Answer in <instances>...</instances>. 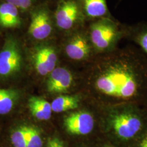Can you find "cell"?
<instances>
[{
  "instance_id": "1",
  "label": "cell",
  "mask_w": 147,
  "mask_h": 147,
  "mask_svg": "<svg viewBox=\"0 0 147 147\" xmlns=\"http://www.w3.org/2000/svg\"><path fill=\"white\" fill-rule=\"evenodd\" d=\"M92 88L101 106L131 103L143 106L147 94V58L131 45L102 55Z\"/></svg>"
},
{
  "instance_id": "2",
  "label": "cell",
  "mask_w": 147,
  "mask_h": 147,
  "mask_svg": "<svg viewBox=\"0 0 147 147\" xmlns=\"http://www.w3.org/2000/svg\"><path fill=\"white\" fill-rule=\"evenodd\" d=\"M100 119L106 140L119 147H130L147 129V111L131 103L101 106Z\"/></svg>"
},
{
  "instance_id": "3",
  "label": "cell",
  "mask_w": 147,
  "mask_h": 147,
  "mask_svg": "<svg viewBox=\"0 0 147 147\" xmlns=\"http://www.w3.org/2000/svg\"><path fill=\"white\" fill-rule=\"evenodd\" d=\"M89 40L95 55L115 51L125 38L124 24L114 18H102L92 21L87 30Z\"/></svg>"
},
{
  "instance_id": "4",
  "label": "cell",
  "mask_w": 147,
  "mask_h": 147,
  "mask_svg": "<svg viewBox=\"0 0 147 147\" xmlns=\"http://www.w3.org/2000/svg\"><path fill=\"white\" fill-rule=\"evenodd\" d=\"M22 56L17 40L7 33L0 49V78H10L21 70Z\"/></svg>"
},
{
  "instance_id": "5",
  "label": "cell",
  "mask_w": 147,
  "mask_h": 147,
  "mask_svg": "<svg viewBox=\"0 0 147 147\" xmlns=\"http://www.w3.org/2000/svg\"><path fill=\"white\" fill-rule=\"evenodd\" d=\"M98 123L94 113L87 109H81L69 115L64 120V126L69 134L86 136L94 131Z\"/></svg>"
},
{
  "instance_id": "6",
  "label": "cell",
  "mask_w": 147,
  "mask_h": 147,
  "mask_svg": "<svg viewBox=\"0 0 147 147\" xmlns=\"http://www.w3.org/2000/svg\"><path fill=\"white\" fill-rule=\"evenodd\" d=\"M55 18L57 26L64 30H70L76 24L82 22L84 18L80 1H61L56 11Z\"/></svg>"
},
{
  "instance_id": "7",
  "label": "cell",
  "mask_w": 147,
  "mask_h": 147,
  "mask_svg": "<svg viewBox=\"0 0 147 147\" xmlns=\"http://www.w3.org/2000/svg\"><path fill=\"white\" fill-rule=\"evenodd\" d=\"M69 57L76 61H87L95 55L89 40L87 32H77L70 38L65 47Z\"/></svg>"
},
{
  "instance_id": "8",
  "label": "cell",
  "mask_w": 147,
  "mask_h": 147,
  "mask_svg": "<svg viewBox=\"0 0 147 147\" xmlns=\"http://www.w3.org/2000/svg\"><path fill=\"white\" fill-rule=\"evenodd\" d=\"M52 30L51 21L47 11L39 9L32 14L28 32L33 38L44 40L50 35Z\"/></svg>"
},
{
  "instance_id": "9",
  "label": "cell",
  "mask_w": 147,
  "mask_h": 147,
  "mask_svg": "<svg viewBox=\"0 0 147 147\" xmlns=\"http://www.w3.org/2000/svg\"><path fill=\"white\" fill-rule=\"evenodd\" d=\"M73 81V76L67 69L55 68L48 78L47 90L51 93H65L70 88Z\"/></svg>"
},
{
  "instance_id": "10",
  "label": "cell",
  "mask_w": 147,
  "mask_h": 147,
  "mask_svg": "<svg viewBox=\"0 0 147 147\" xmlns=\"http://www.w3.org/2000/svg\"><path fill=\"white\" fill-rule=\"evenodd\" d=\"M57 59L55 50L49 47L39 48L33 55L34 67L38 73L42 76L50 73L55 68Z\"/></svg>"
},
{
  "instance_id": "11",
  "label": "cell",
  "mask_w": 147,
  "mask_h": 147,
  "mask_svg": "<svg viewBox=\"0 0 147 147\" xmlns=\"http://www.w3.org/2000/svg\"><path fill=\"white\" fill-rule=\"evenodd\" d=\"M80 3L85 19L93 21L102 18H113L106 0H80Z\"/></svg>"
},
{
  "instance_id": "12",
  "label": "cell",
  "mask_w": 147,
  "mask_h": 147,
  "mask_svg": "<svg viewBox=\"0 0 147 147\" xmlns=\"http://www.w3.org/2000/svg\"><path fill=\"white\" fill-rule=\"evenodd\" d=\"M125 38L135 43L147 58V22L124 24Z\"/></svg>"
},
{
  "instance_id": "13",
  "label": "cell",
  "mask_w": 147,
  "mask_h": 147,
  "mask_svg": "<svg viewBox=\"0 0 147 147\" xmlns=\"http://www.w3.org/2000/svg\"><path fill=\"white\" fill-rule=\"evenodd\" d=\"M19 9L5 1H0V28L1 29L15 28L21 25Z\"/></svg>"
},
{
  "instance_id": "14",
  "label": "cell",
  "mask_w": 147,
  "mask_h": 147,
  "mask_svg": "<svg viewBox=\"0 0 147 147\" xmlns=\"http://www.w3.org/2000/svg\"><path fill=\"white\" fill-rule=\"evenodd\" d=\"M28 106L32 115L40 121H47L51 117V104L42 98L32 96L28 102Z\"/></svg>"
},
{
  "instance_id": "15",
  "label": "cell",
  "mask_w": 147,
  "mask_h": 147,
  "mask_svg": "<svg viewBox=\"0 0 147 147\" xmlns=\"http://www.w3.org/2000/svg\"><path fill=\"white\" fill-rule=\"evenodd\" d=\"M82 101V97L80 95H61L55 99L51 102L52 111L60 113L78 109L81 105Z\"/></svg>"
},
{
  "instance_id": "16",
  "label": "cell",
  "mask_w": 147,
  "mask_h": 147,
  "mask_svg": "<svg viewBox=\"0 0 147 147\" xmlns=\"http://www.w3.org/2000/svg\"><path fill=\"white\" fill-rule=\"evenodd\" d=\"M19 99L18 92L13 89L0 88V115L10 113Z\"/></svg>"
},
{
  "instance_id": "17",
  "label": "cell",
  "mask_w": 147,
  "mask_h": 147,
  "mask_svg": "<svg viewBox=\"0 0 147 147\" xmlns=\"http://www.w3.org/2000/svg\"><path fill=\"white\" fill-rule=\"evenodd\" d=\"M11 142L14 147H26V126H20L12 132Z\"/></svg>"
},
{
  "instance_id": "18",
  "label": "cell",
  "mask_w": 147,
  "mask_h": 147,
  "mask_svg": "<svg viewBox=\"0 0 147 147\" xmlns=\"http://www.w3.org/2000/svg\"><path fill=\"white\" fill-rule=\"evenodd\" d=\"M42 141L36 128L26 126V147H42Z\"/></svg>"
},
{
  "instance_id": "19",
  "label": "cell",
  "mask_w": 147,
  "mask_h": 147,
  "mask_svg": "<svg viewBox=\"0 0 147 147\" xmlns=\"http://www.w3.org/2000/svg\"><path fill=\"white\" fill-rule=\"evenodd\" d=\"M21 11H26L32 5V0H4Z\"/></svg>"
},
{
  "instance_id": "20",
  "label": "cell",
  "mask_w": 147,
  "mask_h": 147,
  "mask_svg": "<svg viewBox=\"0 0 147 147\" xmlns=\"http://www.w3.org/2000/svg\"><path fill=\"white\" fill-rule=\"evenodd\" d=\"M130 147H147V128Z\"/></svg>"
},
{
  "instance_id": "21",
  "label": "cell",
  "mask_w": 147,
  "mask_h": 147,
  "mask_svg": "<svg viewBox=\"0 0 147 147\" xmlns=\"http://www.w3.org/2000/svg\"><path fill=\"white\" fill-rule=\"evenodd\" d=\"M47 147H64L63 142L56 137L49 138L47 142Z\"/></svg>"
},
{
  "instance_id": "22",
  "label": "cell",
  "mask_w": 147,
  "mask_h": 147,
  "mask_svg": "<svg viewBox=\"0 0 147 147\" xmlns=\"http://www.w3.org/2000/svg\"><path fill=\"white\" fill-rule=\"evenodd\" d=\"M101 147H119L115 145V144L112 143V142L109 141V140H106V141L102 144V145L101 146Z\"/></svg>"
},
{
  "instance_id": "23",
  "label": "cell",
  "mask_w": 147,
  "mask_h": 147,
  "mask_svg": "<svg viewBox=\"0 0 147 147\" xmlns=\"http://www.w3.org/2000/svg\"><path fill=\"white\" fill-rule=\"evenodd\" d=\"M143 106L147 111V94L146 95V98H145V100H144V101Z\"/></svg>"
}]
</instances>
